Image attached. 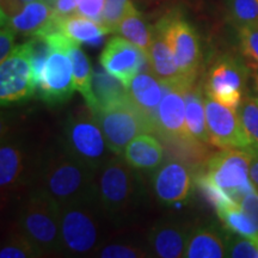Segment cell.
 Segmentation results:
<instances>
[{
	"label": "cell",
	"mask_w": 258,
	"mask_h": 258,
	"mask_svg": "<svg viewBox=\"0 0 258 258\" xmlns=\"http://www.w3.org/2000/svg\"><path fill=\"white\" fill-rule=\"evenodd\" d=\"M184 257L221 258L227 257V243L211 228L200 227L189 235Z\"/></svg>",
	"instance_id": "25"
},
{
	"label": "cell",
	"mask_w": 258,
	"mask_h": 258,
	"mask_svg": "<svg viewBox=\"0 0 258 258\" xmlns=\"http://www.w3.org/2000/svg\"><path fill=\"white\" fill-rule=\"evenodd\" d=\"M64 147L96 172L117 157L111 151L101 124L90 109L69 117L64 124Z\"/></svg>",
	"instance_id": "3"
},
{
	"label": "cell",
	"mask_w": 258,
	"mask_h": 258,
	"mask_svg": "<svg viewBox=\"0 0 258 258\" xmlns=\"http://www.w3.org/2000/svg\"><path fill=\"white\" fill-rule=\"evenodd\" d=\"M57 29L70 40L92 46L101 44L103 37L110 32L104 24L79 15L57 18Z\"/></svg>",
	"instance_id": "23"
},
{
	"label": "cell",
	"mask_w": 258,
	"mask_h": 258,
	"mask_svg": "<svg viewBox=\"0 0 258 258\" xmlns=\"http://www.w3.org/2000/svg\"><path fill=\"white\" fill-rule=\"evenodd\" d=\"M163 83V98L158 106L156 132L165 139L196 144L190 135L185 122V101L183 85L188 82Z\"/></svg>",
	"instance_id": "11"
},
{
	"label": "cell",
	"mask_w": 258,
	"mask_h": 258,
	"mask_svg": "<svg viewBox=\"0 0 258 258\" xmlns=\"http://www.w3.org/2000/svg\"><path fill=\"white\" fill-rule=\"evenodd\" d=\"M183 95L185 101V122L190 135L198 143L211 144L201 88L195 82L184 83Z\"/></svg>",
	"instance_id": "20"
},
{
	"label": "cell",
	"mask_w": 258,
	"mask_h": 258,
	"mask_svg": "<svg viewBox=\"0 0 258 258\" xmlns=\"http://www.w3.org/2000/svg\"><path fill=\"white\" fill-rule=\"evenodd\" d=\"M15 34L14 29L8 24H2L0 31V62L5 61L11 55L15 49Z\"/></svg>",
	"instance_id": "39"
},
{
	"label": "cell",
	"mask_w": 258,
	"mask_h": 258,
	"mask_svg": "<svg viewBox=\"0 0 258 258\" xmlns=\"http://www.w3.org/2000/svg\"><path fill=\"white\" fill-rule=\"evenodd\" d=\"M251 160L252 154L247 151L222 148L209 158L206 172L238 205L245 194L256 189L250 178Z\"/></svg>",
	"instance_id": "7"
},
{
	"label": "cell",
	"mask_w": 258,
	"mask_h": 258,
	"mask_svg": "<svg viewBox=\"0 0 258 258\" xmlns=\"http://www.w3.org/2000/svg\"><path fill=\"white\" fill-rule=\"evenodd\" d=\"M67 53L72 62L73 82L77 91L82 93L84 98L89 96L92 79V67L86 53L76 41H67Z\"/></svg>",
	"instance_id": "27"
},
{
	"label": "cell",
	"mask_w": 258,
	"mask_h": 258,
	"mask_svg": "<svg viewBox=\"0 0 258 258\" xmlns=\"http://www.w3.org/2000/svg\"><path fill=\"white\" fill-rule=\"evenodd\" d=\"M99 61L102 67L120 79L127 88L140 70L150 66L146 54L122 36L112 37L108 41Z\"/></svg>",
	"instance_id": "14"
},
{
	"label": "cell",
	"mask_w": 258,
	"mask_h": 258,
	"mask_svg": "<svg viewBox=\"0 0 258 258\" xmlns=\"http://www.w3.org/2000/svg\"><path fill=\"white\" fill-rule=\"evenodd\" d=\"M34 93L30 48L27 42L16 47L0 63V101L2 105H9L25 101Z\"/></svg>",
	"instance_id": "10"
},
{
	"label": "cell",
	"mask_w": 258,
	"mask_h": 258,
	"mask_svg": "<svg viewBox=\"0 0 258 258\" xmlns=\"http://www.w3.org/2000/svg\"><path fill=\"white\" fill-rule=\"evenodd\" d=\"M2 2H4V0H2ZM31 2H37V0H12V3H16L19 6H23L24 4H28V3ZM12 9H14V4H12Z\"/></svg>",
	"instance_id": "43"
},
{
	"label": "cell",
	"mask_w": 258,
	"mask_h": 258,
	"mask_svg": "<svg viewBox=\"0 0 258 258\" xmlns=\"http://www.w3.org/2000/svg\"><path fill=\"white\" fill-rule=\"evenodd\" d=\"M105 0H80L76 15L84 16L93 21L102 23V15L104 10Z\"/></svg>",
	"instance_id": "38"
},
{
	"label": "cell",
	"mask_w": 258,
	"mask_h": 258,
	"mask_svg": "<svg viewBox=\"0 0 258 258\" xmlns=\"http://www.w3.org/2000/svg\"><path fill=\"white\" fill-rule=\"evenodd\" d=\"M47 2H48V3H50V4H51V5H53V4H54V3H55V2H56V0H47Z\"/></svg>",
	"instance_id": "44"
},
{
	"label": "cell",
	"mask_w": 258,
	"mask_h": 258,
	"mask_svg": "<svg viewBox=\"0 0 258 258\" xmlns=\"http://www.w3.org/2000/svg\"><path fill=\"white\" fill-rule=\"evenodd\" d=\"M228 11L241 27L258 25V0H228Z\"/></svg>",
	"instance_id": "34"
},
{
	"label": "cell",
	"mask_w": 258,
	"mask_h": 258,
	"mask_svg": "<svg viewBox=\"0 0 258 258\" xmlns=\"http://www.w3.org/2000/svg\"><path fill=\"white\" fill-rule=\"evenodd\" d=\"M98 256L102 258H141L147 254L139 247L123 244L106 245L98 251Z\"/></svg>",
	"instance_id": "37"
},
{
	"label": "cell",
	"mask_w": 258,
	"mask_h": 258,
	"mask_svg": "<svg viewBox=\"0 0 258 258\" xmlns=\"http://www.w3.org/2000/svg\"><path fill=\"white\" fill-rule=\"evenodd\" d=\"M254 238H256V241H257V246H258V235H256V237H254ZM257 258H258V252H257Z\"/></svg>",
	"instance_id": "45"
},
{
	"label": "cell",
	"mask_w": 258,
	"mask_h": 258,
	"mask_svg": "<svg viewBox=\"0 0 258 258\" xmlns=\"http://www.w3.org/2000/svg\"><path fill=\"white\" fill-rule=\"evenodd\" d=\"M19 228L41 253L62 252L61 208L43 190H35L25 200Z\"/></svg>",
	"instance_id": "2"
},
{
	"label": "cell",
	"mask_w": 258,
	"mask_h": 258,
	"mask_svg": "<svg viewBox=\"0 0 258 258\" xmlns=\"http://www.w3.org/2000/svg\"><path fill=\"white\" fill-rule=\"evenodd\" d=\"M206 117L211 144L220 148H249L246 134L238 116V111L222 105L211 97H205Z\"/></svg>",
	"instance_id": "12"
},
{
	"label": "cell",
	"mask_w": 258,
	"mask_h": 258,
	"mask_svg": "<svg viewBox=\"0 0 258 258\" xmlns=\"http://www.w3.org/2000/svg\"><path fill=\"white\" fill-rule=\"evenodd\" d=\"M25 156L22 148L15 144H2L0 148V186L4 198L15 192L24 182Z\"/></svg>",
	"instance_id": "21"
},
{
	"label": "cell",
	"mask_w": 258,
	"mask_h": 258,
	"mask_svg": "<svg viewBox=\"0 0 258 258\" xmlns=\"http://www.w3.org/2000/svg\"><path fill=\"white\" fill-rule=\"evenodd\" d=\"M133 5L131 0H105L102 15V24H104L110 32H115L120 22Z\"/></svg>",
	"instance_id": "35"
},
{
	"label": "cell",
	"mask_w": 258,
	"mask_h": 258,
	"mask_svg": "<svg viewBox=\"0 0 258 258\" xmlns=\"http://www.w3.org/2000/svg\"><path fill=\"white\" fill-rule=\"evenodd\" d=\"M124 159L135 170H154L164 158L163 146L148 133L140 134L124 150Z\"/></svg>",
	"instance_id": "22"
},
{
	"label": "cell",
	"mask_w": 258,
	"mask_h": 258,
	"mask_svg": "<svg viewBox=\"0 0 258 258\" xmlns=\"http://www.w3.org/2000/svg\"><path fill=\"white\" fill-rule=\"evenodd\" d=\"M250 178L252 180L254 188L258 190V156H252L250 165Z\"/></svg>",
	"instance_id": "42"
},
{
	"label": "cell",
	"mask_w": 258,
	"mask_h": 258,
	"mask_svg": "<svg viewBox=\"0 0 258 258\" xmlns=\"http://www.w3.org/2000/svg\"><path fill=\"white\" fill-rule=\"evenodd\" d=\"M131 101L156 127L158 106L163 98V83L152 71L138 73L128 85Z\"/></svg>",
	"instance_id": "18"
},
{
	"label": "cell",
	"mask_w": 258,
	"mask_h": 258,
	"mask_svg": "<svg viewBox=\"0 0 258 258\" xmlns=\"http://www.w3.org/2000/svg\"><path fill=\"white\" fill-rule=\"evenodd\" d=\"M53 44L49 57L43 70L38 96L49 104H60L69 101L74 88L72 62L67 53V38L60 31L47 34Z\"/></svg>",
	"instance_id": "9"
},
{
	"label": "cell",
	"mask_w": 258,
	"mask_h": 258,
	"mask_svg": "<svg viewBox=\"0 0 258 258\" xmlns=\"http://www.w3.org/2000/svg\"><path fill=\"white\" fill-rule=\"evenodd\" d=\"M245 71L239 62L224 57L214 63L206 84L207 96L232 110L238 111L241 102Z\"/></svg>",
	"instance_id": "13"
},
{
	"label": "cell",
	"mask_w": 258,
	"mask_h": 258,
	"mask_svg": "<svg viewBox=\"0 0 258 258\" xmlns=\"http://www.w3.org/2000/svg\"><path fill=\"white\" fill-rule=\"evenodd\" d=\"M60 208L96 200V171L71 154L66 147L53 154L42 173L40 188Z\"/></svg>",
	"instance_id": "1"
},
{
	"label": "cell",
	"mask_w": 258,
	"mask_h": 258,
	"mask_svg": "<svg viewBox=\"0 0 258 258\" xmlns=\"http://www.w3.org/2000/svg\"><path fill=\"white\" fill-rule=\"evenodd\" d=\"M156 29L161 32L170 49L180 74L186 82H195L200 61L201 48L195 29L177 12H171L158 22Z\"/></svg>",
	"instance_id": "8"
},
{
	"label": "cell",
	"mask_w": 258,
	"mask_h": 258,
	"mask_svg": "<svg viewBox=\"0 0 258 258\" xmlns=\"http://www.w3.org/2000/svg\"><path fill=\"white\" fill-rule=\"evenodd\" d=\"M153 190L160 202L165 205L184 201L191 189V176L184 164L171 160L160 166L154 173Z\"/></svg>",
	"instance_id": "16"
},
{
	"label": "cell",
	"mask_w": 258,
	"mask_h": 258,
	"mask_svg": "<svg viewBox=\"0 0 258 258\" xmlns=\"http://www.w3.org/2000/svg\"><path fill=\"white\" fill-rule=\"evenodd\" d=\"M188 230L177 224L158 225L151 231L148 243L152 252L161 258L184 257L189 239Z\"/></svg>",
	"instance_id": "19"
},
{
	"label": "cell",
	"mask_w": 258,
	"mask_h": 258,
	"mask_svg": "<svg viewBox=\"0 0 258 258\" xmlns=\"http://www.w3.org/2000/svg\"><path fill=\"white\" fill-rule=\"evenodd\" d=\"M30 48L31 57V70H32V85H34L35 93H38L41 89L42 78H43V70L48 57H49L53 44L47 34H38L32 36L28 42Z\"/></svg>",
	"instance_id": "28"
},
{
	"label": "cell",
	"mask_w": 258,
	"mask_h": 258,
	"mask_svg": "<svg viewBox=\"0 0 258 258\" xmlns=\"http://www.w3.org/2000/svg\"><path fill=\"white\" fill-rule=\"evenodd\" d=\"M238 116L249 141L246 151L252 156H258V102L245 98L238 108Z\"/></svg>",
	"instance_id": "30"
},
{
	"label": "cell",
	"mask_w": 258,
	"mask_h": 258,
	"mask_svg": "<svg viewBox=\"0 0 258 258\" xmlns=\"http://www.w3.org/2000/svg\"><path fill=\"white\" fill-rule=\"evenodd\" d=\"M245 214L249 215L252 221L258 226V190L254 189L252 191L245 194L241 200L238 202Z\"/></svg>",
	"instance_id": "40"
},
{
	"label": "cell",
	"mask_w": 258,
	"mask_h": 258,
	"mask_svg": "<svg viewBox=\"0 0 258 258\" xmlns=\"http://www.w3.org/2000/svg\"><path fill=\"white\" fill-rule=\"evenodd\" d=\"M115 34H118L125 40L134 43L148 56L152 46L154 29L146 23L144 16L135 9L134 5L129 8L123 19L116 28Z\"/></svg>",
	"instance_id": "26"
},
{
	"label": "cell",
	"mask_w": 258,
	"mask_h": 258,
	"mask_svg": "<svg viewBox=\"0 0 258 258\" xmlns=\"http://www.w3.org/2000/svg\"><path fill=\"white\" fill-rule=\"evenodd\" d=\"M40 250L25 237L23 232L12 235L5 245H3L0 250L2 258H30L41 256Z\"/></svg>",
	"instance_id": "32"
},
{
	"label": "cell",
	"mask_w": 258,
	"mask_h": 258,
	"mask_svg": "<svg viewBox=\"0 0 258 258\" xmlns=\"http://www.w3.org/2000/svg\"><path fill=\"white\" fill-rule=\"evenodd\" d=\"M258 246L256 238L238 237L227 243V257L233 258H257Z\"/></svg>",
	"instance_id": "36"
},
{
	"label": "cell",
	"mask_w": 258,
	"mask_h": 258,
	"mask_svg": "<svg viewBox=\"0 0 258 258\" xmlns=\"http://www.w3.org/2000/svg\"><path fill=\"white\" fill-rule=\"evenodd\" d=\"M2 24L27 36L59 31L54 8L47 0L28 3L11 15L2 14Z\"/></svg>",
	"instance_id": "15"
},
{
	"label": "cell",
	"mask_w": 258,
	"mask_h": 258,
	"mask_svg": "<svg viewBox=\"0 0 258 258\" xmlns=\"http://www.w3.org/2000/svg\"><path fill=\"white\" fill-rule=\"evenodd\" d=\"M133 169L117 156L96 172V198L109 214L128 211L138 196V176Z\"/></svg>",
	"instance_id": "5"
},
{
	"label": "cell",
	"mask_w": 258,
	"mask_h": 258,
	"mask_svg": "<svg viewBox=\"0 0 258 258\" xmlns=\"http://www.w3.org/2000/svg\"><path fill=\"white\" fill-rule=\"evenodd\" d=\"M80 0H56L53 4L54 12L57 18L76 15Z\"/></svg>",
	"instance_id": "41"
},
{
	"label": "cell",
	"mask_w": 258,
	"mask_h": 258,
	"mask_svg": "<svg viewBox=\"0 0 258 258\" xmlns=\"http://www.w3.org/2000/svg\"><path fill=\"white\" fill-rule=\"evenodd\" d=\"M217 213L225 227L233 234L250 238L258 235V226L249 215L241 211L239 205L230 206L227 208L220 209Z\"/></svg>",
	"instance_id": "29"
},
{
	"label": "cell",
	"mask_w": 258,
	"mask_h": 258,
	"mask_svg": "<svg viewBox=\"0 0 258 258\" xmlns=\"http://www.w3.org/2000/svg\"><path fill=\"white\" fill-rule=\"evenodd\" d=\"M240 49L245 63L251 70L258 71V25H244L240 28Z\"/></svg>",
	"instance_id": "33"
},
{
	"label": "cell",
	"mask_w": 258,
	"mask_h": 258,
	"mask_svg": "<svg viewBox=\"0 0 258 258\" xmlns=\"http://www.w3.org/2000/svg\"><path fill=\"white\" fill-rule=\"evenodd\" d=\"M93 201L73 203L61 208L62 252L85 256L98 250L101 230L91 208Z\"/></svg>",
	"instance_id": "6"
},
{
	"label": "cell",
	"mask_w": 258,
	"mask_h": 258,
	"mask_svg": "<svg viewBox=\"0 0 258 258\" xmlns=\"http://www.w3.org/2000/svg\"><path fill=\"white\" fill-rule=\"evenodd\" d=\"M93 115L116 156H121L128 144L140 134L156 132L154 124L131 98L114 103Z\"/></svg>",
	"instance_id": "4"
},
{
	"label": "cell",
	"mask_w": 258,
	"mask_h": 258,
	"mask_svg": "<svg viewBox=\"0 0 258 258\" xmlns=\"http://www.w3.org/2000/svg\"><path fill=\"white\" fill-rule=\"evenodd\" d=\"M128 88L106 71L104 67H95L92 72L90 93L86 97L85 103L93 114L105 109L114 103L128 99Z\"/></svg>",
	"instance_id": "17"
},
{
	"label": "cell",
	"mask_w": 258,
	"mask_h": 258,
	"mask_svg": "<svg viewBox=\"0 0 258 258\" xmlns=\"http://www.w3.org/2000/svg\"><path fill=\"white\" fill-rule=\"evenodd\" d=\"M196 184H198L199 189L201 190L205 199L207 200V202L213 206L217 212L220 211V209L230 207V206L237 205L220 186L215 184L214 180L209 177L206 171L196 176Z\"/></svg>",
	"instance_id": "31"
},
{
	"label": "cell",
	"mask_w": 258,
	"mask_h": 258,
	"mask_svg": "<svg viewBox=\"0 0 258 258\" xmlns=\"http://www.w3.org/2000/svg\"><path fill=\"white\" fill-rule=\"evenodd\" d=\"M148 61H150V70L161 82H186L180 74L178 67H177L172 50L170 49L169 44L161 35V32L156 28H154L152 46H151L150 53H148Z\"/></svg>",
	"instance_id": "24"
}]
</instances>
